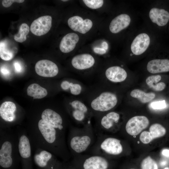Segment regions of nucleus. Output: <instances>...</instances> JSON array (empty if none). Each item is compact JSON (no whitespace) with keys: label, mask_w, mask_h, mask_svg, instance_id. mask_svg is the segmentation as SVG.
Masks as SVG:
<instances>
[{"label":"nucleus","mask_w":169,"mask_h":169,"mask_svg":"<svg viewBox=\"0 0 169 169\" xmlns=\"http://www.w3.org/2000/svg\"><path fill=\"white\" fill-rule=\"evenodd\" d=\"M67 109L71 118L77 125L82 126L91 122L93 114L83 99L74 97L67 103Z\"/></svg>","instance_id":"6"},{"label":"nucleus","mask_w":169,"mask_h":169,"mask_svg":"<svg viewBox=\"0 0 169 169\" xmlns=\"http://www.w3.org/2000/svg\"><path fill=\"white\" fill-rule=\"evenodd\" d=\"M141 169H158L156 161L150 156L144 158L141 164Z\"/></svg>","instance_id":"29"},{"label":"nucleus","mask_w":169,"mask_h":169,"mask_svg":"<svg viewBox=\"0 0 169 169\" xmlns=\"http://www.w3.org/2000/svg\"><path fill=\"white\" fill-rule=\"evenodd\" d=\"M163 169H169V168L168 167H166L164 168Z\"/></svg>","instance_id":"39"},{"label":"nucleus","mask_w":169,"mask_h":169,"mask_svg":"<svg viewBox=\"0 0 169 169\" xmlns=\"http://www.w3.org/2000/svg\"><path fill=\"white\" fill-rule=\"evenodd\" d=\"M150 42V37L148 34L145 33H139L134 38L131 44V52L136 55L143 54L148 48Z\"/></svg>","instance_id":"16"},{"label":"nucleus","mask_w":169,"mask_h":169,"mask_svg":"<svg viewBox=\"0 0 169 169\" xmlns=\"http://www.w3.org/2000/svg\"><path fill=\"white\" fill-rule=\"evenodd\" d=\"M83 1L87 6L92 9L101 8L104 3L102 0H83Z\"/></svg>","instance_id":"30"},{"label":"nucleus","mask_w":169,"mask_h":169,"mask_svg":"<svg viewBox=\"0 0 169 169\" xmlns=\"http://www.w3.org/2000/svg\"><path fill=\"white\" fill-rule=\"evenodd\" d=\"M35 69L39 75L46 77H53L57 75L59 68L55 63L47 59L38 61L36 64Z\"/></svg>","instance_id":"14"},{"label":"nucleus","mask_w":169,"mask_h":169,"mask_svg":"<svg viewBox=\"0 0 169 169\" xmlns=\"http://www.w3.org/2000/svg\"><path fill=\"white\" fill-rule=\"evenodd\" d=\"M33 161L38 167L46 168L50 164L59 169H62L64 165L53 153L45 150L38 148L34 150Z\"/></svg>","instance_id":"9"},{"label":"nucleus","mask_w":169,"mask_h":169,"mask_svg":"<svg viewBox=\"0 0 169 169\" xmlns=\"http://www.w3.org/2000/svg\"><path fill=\"white\" fill-rule=\"evenodd\" d=\"M79 40V36L76 33H71L66 34L62 38L60 43V51L64 53L72 51L75 48Z\"/></svg>","instance_id":"22"},{"label":"nucleus","mask_w":169,"mask_h":169,"mask_svg":"<svg viewBox=\"0 0 169 169\" xmlns=\"http://www.w3.org/2000/svg\"><path fill=\"white\" fill-rule=\"evenodd\" d=\"M18 138L15 130L10 128L0 129V165L8 169L15 160L20 158Z\"/></svg>","instance_id":"4"},{"label":"nucleus","mask_w":169,"mask_h":169,"mask_svg":"<svg viewBox=\"0 0 169 169\" xmlns=\"http://www.w3.org/2000/svg\"><path fill=\"white\" fill-rule=\"evenodd\" d=\"M0 71L2 74L4 76H8L10 74L9 70L5 67H1Z\"/></svg>","instance_id":"35"},{"label":"nucleus","mask_w":169,"mask_h":169,"mask_svg":"<svg viewBox=\"0 0 169 169\" xmlns=\"http://www.w3.org/2000/svg\"><path fill=\"white\" fill-rule=\"evenodd\" d=\"M130 95L132 97L137 99L143 103H146L151 101L155 97V95L153 93H146L138 89L132 90L130 93Z\"/></svg>","instance_id":"25"},{"label":"nucleus","mask_w":169,"mask_h":169,"mask_svg":"<svg viewBox=\"0 0 169 169\" xmlns=\"http://www.w3.org/2000/svg\"><path fill=\"white\" fill-rule=\"evenodd\" d=\"M15 71L18 73L21 72L22 70L21 64L18 62L16 61L13 63Z\"/></svg>","instance_id":"33"},{"label":"nucleus","mask_w":169,"mask_h":169,"mask_svg":"<svg viewBox=\"0 0 169 169\" xmlns=\"http://www.w3.org/2000/svg\"><path fill=\"white\" fill-rule=\"evenodd\" d=\"M102 48L106 50L108 48L107 43L105 41L103 42L102 44Z\"/></svg>","instance_id":"38"},{"label":"nucleus","mask_w":169,"mask_h":169,"mask_svg":"<svg viewBox=\"0 0 169 169\" xmlns=\"http://www.w3.org/2000/svg\"><path fill=\"white\" fill-rule=\"evenodd\" d=\"M71 164L76 169H110L109 158L99 155L84 154L72 157Z\"/></svg>","instance_id":"7"},{"label":"nucleus","mask_w":169,"mask_h":169,"mask_svg":"<svg viewBox=\"0 0 169 169\" xmlns=\"http://www.w3.org/2000/svg\"><path fill=\"white\" fill-rule=\"evenodd\" d=\"M69 27L74 31L85 34L89 31L93 26V23L89 19L84 20L80 16H74L70 18L68 20Z\"/></svg>","instance_id":"18"},{"label":"nucleus","mask_w":169,"mask_h":169,"mask_svg":"<svg viewBox=\"0 0 169 169\" xmlns=\"http://www.w3.org/2000/svg\"><path fill=\"white\" fill-rule=\"evenodd\" d=\"M16 106L14 103L10 101L3 102L0 107V117L7 123L14 122L16 118Z\"/></svg>","instance_id":"19"},{"label":"nucleus","mask_w":169,"mask_h":169,"mask_svg":"<svg viewBox=\"0 0 169 169\" xmlns=\"http://www.w3.org/2000/svg\"></svg>","instance_id":"41"},{"label":"nucleus","mask_w":169,"mask_h":169,"mask_svg":"<svg viewBox=\"0 0 169 169\" xmlns=\"http://www.w3.org/2000/svg\"><path fill=\"white\" fill-rule=\"evenodd\" d=\"M162 154L163 156L169 157V150L168 149L163 150L162 152Z\"/></svg>","instance_id":"36"},{"label":"nucleus","mask_w":169,"mask_h":169,"mask_svg":"<svg viewBox=\"0 0 169 169\" xmlns=\"http://www.w3.org/2000/svg\"><path fill=\"white\" fill-rule=\"evenodd\" d=\"M96 135L94 144L86 154L99 155L108 158L109 156H117L123 153L124 148L120 140L105 134Z\"/></svg>","instance_id":"5"},{"label":"nucleus","mask_w":169,"mask_h":169,"mask_svg":"<svg viewBox=\"0 0 169 169\" xmlns=\"http://www.w3.org/2000/svg\"><path fill=\"white\" fill-rule=\"evenodd\" d=\"M148 71L151 74L169 71V60L166 59H154L150 61L147 65Z\"/></svg>","instance_id":"23"},{"label":"nucleus","mask_w":169,"mask_h":169,"mask_svg":"<svg viewBox=\"0 0 169 169\" xmlns=\"http://www.w3.org/2000/svg\"><path fill=\"white\" fill-rule=\"evenodd\" d=\"M149 124V120L146 116H136L127 121L125 126V130L128 134L136 136L146 128Z\"/></svg>","instance_id":"12"},{"label":"nucleus","mask_w":169,"mask_h":169,"mask_svg":"<svg viewBox=\"0 0 169 169\" xmlns=\"http://www.w3.org/2000/svg\"><path fill=\"white\" fill-rule=\"evenodd\" d=\"M60 87L63 90L69 92L74 97L82 98L88 88L77 79L64 80L61 81Z\"/></svg>","instance_id":"13"},{"label":"nucleus","mask_w":169,"mask_h":169,"mask_svg":"<svg viewBox=\"0 0 169 169\" xmlns=\"http://www.w3.org/2000/svg\"><path fill=\"white\" fill-rule=\"evenodd\" d=\"M96 138L91 122L81 127L71 125L68 132L67 144L72 158L87 153L94 144Z\"/></svg>","instance_id":"3"},{"label":"nucleus","mask_w":169,"mask_h":169,"mask_svg":"<svg viewBox=\"0 0 169 169\" xmlns=\"http://www.w3.org/2000/svg\"><path fill=\"white\" fill-rule=\"evenodd\" d=\"M27 95L34 99H39L46 96L47 95L46 90L38 84L34 83L30 85L27 90Z\"/></svg>","instance_id":"24"},{"label":"nucleus","mask_w":169,"mask_h":169,"mask_svg":"<svg viewBox=\"0 0 169 169\" xmlns=\"http://www.w3.org/2000/svg\"><path fill=\"white\" fill-rule=\"evenodd\" d=\"M70 125L61 113L47 108L42 112L40 118L26 129L34 150H47L67 162L72 158L66 138Z\"/></svg>","instance_id":"1"},{"label":"nucleus","mask_w":169,"mask_h":169,"mask_svg":"<svg viewBox=\"0 0 169 169\" xmlns=\"http://www.w3.org/2000/svg\"><path fill=\"white\" fill-rule=\"evenodd\" d=\"M150 106L154 110H160L164 109L166 107V105L165 100L155 101L151 102Z\"/></svg>","instance_id":"31"},{"label":"nucleus","mask_w":169,"mask_h":169,"mask_svg":"<svg viewBox=\"0 0 169 169\" xmlns=\"http://www.w3.org/2000/svg\"><path fill=\"white\" fill-rule=\"evenodd\" d=\"M93 50L95 53L100 55L105 54L106 52V50L105 49L103 48H94Z\"/></svg>","instance_id":"34"},{"label":"nucleus","mask_w":169,"mask_h":169,"mask_svg":"<svg viewBox=\"0 0 169 169\" xmlns=\"http://www.w3.org/2000/svg\"><path fill=\"white\" fill-rule=\"evenodd\" d=\"M62 169H76L70 163V164L68 165V166L64 167V166Z\"/></svg>","instance_id":"37"},{"label":"nucleus","mask_w":169,"mask_h":169,"mask_svg":"<svg viewBox=\"0 0 169 169\" xmlns=\"http://www.w3.org/2000/svg\"><path fill=\"white\" fill-rule=\"evenodd\" d=\"M14 56L13 52L8 49L5 42L1 41L0 43V58L4 60L8 61L12 59Z\"/></svg>","instance_id":"28"},{"label":"nucleus","mask_w":169,"mask_h":169,"mask_svg":"<svg viewBox=\"0 0 169 169\" xmlns=\"http://www.w3.org/2000/svg\"><path fill=\"white\" fill-rule=\"evenodd\" d=\"M52 18L49 15L40 17L34 20L30 27L31 32L34 35L41 36L46 34L52 26Z\"/></svg>","instance_id":"15"},{"label":"nucleus","mask_w":169,"mask_h":169,"mask_svg":"<svg viewBox=\"0 0 169 169\" xmlns=\"http://www.w3.org/2000/svg\"><path fill=\"white\" fill-rule=\"evenodd\" d=\"M95 60L89 54H79L74 56L71 60L72 67L79 72H84L91 69L95 65Z\"/></svg>","instance_id":"11"},{"label":"nucleus","mask_w":169,"mask_h":169,"mask_svg":"<svg viewBox=\"0 0 169 169\" xmlns=\"http://www.w3.org/2000/svg\"><path fill=\"white\" fill-rule=\"evenodd\" d=\"M120 118V114L114 111L107 112L95 118L94 129L96 134L115 131L118 128Z\"/></svg>","instance_id":"8"},{"label":"nucleus","mask_w":169,"mask_h":169,"mask_svg":"<svg viewBox=\"0 0 169 169\" xmlns=\"http://www.w3.org/2000/svg\"><path fill=\"white\" fill-rule=\"evenodd\" d=\"M149 16L153 23L159 26L166 25L169 21V13L162 8H151L149 12Z\"/></svg>","instance_id":"21"},{"label":"nucleus","mask_w":169,"mask_h":169,"mask_svg":"<svg viewBox=\"0 0 169 169\" xmlns=\"http://www.w3.org/2000/svg\"><path fill=\"white\" fill-rule=\"evenodd\" d=\"M29 31V28L26 23H23L20 26L18 33L14 35V39L15 41L22 43L27 39V36Z\"/></svg>","instance_id":"27"},{"label":"nucleus","mask_w":169,"mask_h":169,"mask_svg":"<svg viewBox=\"0 0 169 169\" xmlns=\"http://www.w3.org/2000/svg\"><path fill=\"white\" fill-rule=\"evenodd\" d=\"M166 129L159 123H154L151 125L149 131H144L140 136V141L143 144H147L153 139L162 137L166 133Z\"/></svg>","instance_id":"17"},{"label":"nucleus","mask_w":169,"mask_h":169,"mask_svg":"<svg viewBox=\"0 0 169 169\" xmlns=\"http://www.w3.org/2000/svg\"><path fill=\"white\" fill-rule=\"evenodd\" d=\"M127 77V73L122 67L117 65L109 67L98 76L99 83L103 84L106 81L113 83H120L124 81Z\"/></svg>","instance_id":"10"},{"label":"nucleus","mask_w":169,"mask_h":169,"mask_svg":"<svg viewBox=\"0 0 169 169\" xmlns=\"http://www.w3.org/2000/svg\"><path fill=\"white\" fill-rule=\"evenodd\" d=\"M92 112L94 118L110 111L117 105V95L105 88V85L99 83L88 88L82 98Z\"/></svg>","instance_id":"2"},{"label":"nucleus","mask_w":169,"mask_h":169,"mask_svg":"<svg viewBox=\"0 0 169 169\" xmlns=\"http://www.w3.org/2000/svg\"><path fill=\"white\" fill-rule=\"evenodd\" d=\"M23 0H4L2 1L3 6L5 8L10 7L14 3H21L24 2Z\"/></svg>","instance_id":"32"},{"label":"nucleus","mask_w":169,"mask_h":169,"mask_svg":"<svg viewBox=\"0 0 169 169\" xmlns=\"http://www.w3.org/2000/svg\"><path fill=\"white\" fill-rule=\"evenodd\" d=\"M62 1H63V2H65V1H68V0H62Z\"/></svg>","instance_id":"40"},{"label":"nucleus","mask_w":169,"mask_h":169,"mask_svg":"<svg viewBox=\"0 0 169 169\" xmlns=\"http://www.w3.org/2000/svg\"><path fill=\"white\" fill-rule=\"evenodd\" d=\"M161 79L159 75H152L148 77L146 79V83L150 88L153 90L159 91L163 90L165 88V84L162 82L156 84Z\"/></svg>","instance_id":"26"},{"label":"nucleus","mask_w":169,"mask_h":169,"mask_svg":"<svg viewBox=\"0 0 169 169\" xmlns=\"http://www.w3.org/2000/svg\"><path fill=\"white\" fill-rule=\"evenodd\" d=\"M131 18L125 13L120 14L113 19L110 23L109 29L111 32L116 33L127 28L130 24Z\"/></svg>","instance_id":"20"}]
</instances>
